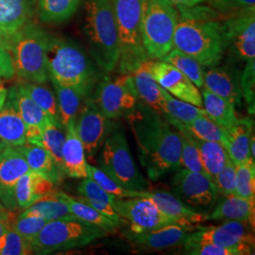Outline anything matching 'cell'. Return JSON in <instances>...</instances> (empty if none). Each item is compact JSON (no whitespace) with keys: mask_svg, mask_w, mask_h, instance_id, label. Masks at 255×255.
Here are the masks:
<instances>
[{"mask_svg":"<svg viewBox=\"0 0 255 255\" xmlns=\"http://www.w3.org/2000/svg\"><path fill=\"white\" fill-rule=\"evenodd\" d=\"M126 118L136 142L140 164L150 181H158L181 167V136L166 119L138 101Z\"/></svg>","mask_w":255,"mask_h":255,"instance_id":"cell-1","label":"cell"},{"mask_svg":"<svg viewBox=\"0 0 255 255\" xmlns=\"http://www.w3.org/2000/svg\"><path fill=\"white\" fill-rule=\"evenodd\" d=\"M173 47L204 67L219 65L227 49L224 24L205 17L181 16L175 28Z\"/></svg>","mask_w":255,"mask_h":255,"instance_id":"cell-2","label":"cell"},{"mask_svg":"<svg viewBox=\"0 0 255 255\" xmlns=\"http://www.w3.org/2000/svg\"><path fill=\"white\" fill-rule=\"evenodd\" d=\"M46 56L48 78L52 83L93 93L99 74L81 46L71 40L51 35Z\"/></svg>","mask_w":255,"mask_h":255,"instance_id":"cell-3","label":"cell"},{"mask_svg":"<svg viewBox=\"0 0 255 255\" xmlns=\"http://www.w3.org/2000/svg\"><path fill=\"white\" fill-rule=\"evenodd\" d=\"M84 32L99 68L114 71L119 64V40L111 0H86Z\"/></svg>","mask_w":255,"mask_h":255,"instance_id":"cell-4","label":"cell"},{"mask_svg":"<svg viewBox=\"0 0 255 255\" xmlns=\"http://www.w3.org/2000/svg\"><path fill=\"white\" fill-rule=\"evenodd\" d=\"M119 40V71L131 75L148 57L141 38V0H111Z\"/></svg>","mask_w":255,"mask_h":255,"instance_id":"cell-5","label":"cell"},{"mask_svg":"<svg viewBox=\"0 0 255 255\" xmlns=\"http://www.w3.org/2000/svg\"><path fill=\"white\" fill-rule=\"evenodd\" d=\"M103 229L76 219L48 221L30 242L33 254L50 255L75 248H82L109 236Z\"/></svg>","mask_w":255,"mask_h":255,"instance_id":"cell-6","label":"cell"},{"mask_svg":"<svg viewBox=\"0 0 255 255\" xmlns=\"http://www.w3.org/2000/svg\"><path fill=\"white\" fill-rule=\"evenodd\" d=\"M50 38L51 34L31 22L19 31L9 51L19 78L36 83L47 82L46 53Z\"/></svg>","mask_w":255,"mask_h":255,"instance_id":"cell-7","label":"cell"},{"mask_svg":"<svg viewBox=\"0 0 255 255\" xmlns=\"http://www.w3.org/2000/svg\"><path fill=\"white\" fill-rule=\"evenodd\" d=\"M141 38L149 60H162L173 48L178 11L161 0H141Z\"/></svg>","mask_w":255,"mask_h":255,"instance_id":"cell-8","label":"cell"},{"mask_svg":"<svg viewBox=\"0 0 255 255\" xmlns=\"http://www.w3.org/2000/svg\"><path fill=\"white\" fill-rule=\"evenodd\" d=\"M99 165L104 173L126 189L146 191L149 188L148 181L140 172L121 129L113 131L105 139Z\"/></svg>","mask_w":255,"mask_h":255,"instance_id":"cell-9","label":"cell"},{"mask_svg":"<svg viewBox=\"0 0 255 255\" xmlns=\"http://www.w3.org/2000/svg\"><path fill=\"white\" fill-rule=\"evenodd\" d=\"M91 101L106 119H117L126 116L136 105V89L131 75L116 77L103 76L93 90Z\"/></svg>","mask_w":255,"mask_h":255,"instance_id":"cell-10","label":"cell"},{"mask_svg":"<svg viewBox=\"0 0 255 255\" xmlns=\"http://www.w3.org/2000/svg\"><path fill=\"white\" fill-rule=\"evenodd\" d=\"M113 206L134 233H146L173 224L186 225L181 220L165 215L153 202L145 198L115 199Z\"/></svg>","mask_w":255,"mask_h":255,"instance_id":"cell-11","label":"cell"},{"mask_svg":"<svg viewBox=\"0 0 255 255\" xmlns=\"http://www.w3.org/2000/svg\"><path fill=\"white\" fill-rule=\"evenodd\" d=\"M171 185L174 195L193 209L209 208L219 198L214 182L201 172L181 169L174 175Z\"/></svg>","mask_w":255,"mask_h":255,"instance_id":"cell-12","label":"cell"},{"mask_svg":"<svg viewBox=\"0 0 255 255\" xmlns=\"http://www.w3.org/2000/svg\"><path fill=\"white\" fill-rule=\"evenodd\" d=\"M78 136L82 141L85 155L93 158L111 133L112 122L102 116L88 97L74 120Z\"/></svg>","mask_w":255,"mask_h":255,"instance_id":"cell-13","label":"cell"},{"mask_svg":"<svg viewBox=\"0 0 255 255\" xmlns=\"http://www.w3.org/2000/svg\"><path fill=\"white\" fill-rule=\"evenodd\" d=\"M146 65L158 84L174 98L203 108L199 88L178 68L162 60H148Z\"/></svg>","mask_w":255,"mask_h":255,"instance_id":"cell-14","label":"cell"},{"mask_svg":"<svg viewBox=\"0 0 255 255\" xmlns=\"http://www.w3.org/2000/svg\"><path fill=\"white\" fill-rule=\"evenodd\" d=\"M223 24L227 47L242 61L255 59V9L240 10Z\"/></svg>","mask_w":255,"mask_h":255,"instance_id":"cell-15","label":"cell"},{"mask_svg":"<svg viewBox=\"0 0 255 255\" xmlns=\"http://www.w3.org/2000/svg\"><path fill=\"white\" fill-rule=\"evenodd\" d=\"M30 170L26 159L15 147L8 146L0 150V202L5 209L18 210L14 198L15 185Z\"/></svg>","mask_w":255,"mask_h":255,"instance_id":"cell-16","label":"cell"},{"mask_svg":"<svg viewBox=\"0 0 255 255\" xmlns=\"http://www.w3.org/2000/svg\"><path fill=\"white\" fill-rule=\"evenodd\" d=\"M194 229L192 225H167L146 233L124 232V237L134 246L144 250L160 251L183 245Z\"/></svg>","mask_w":255,"mask_h":255,"instance_id":"cell-17","label":"cell"},{"mask_svg":"<svg viewBox=\"0 0 255 255\" xmlns=\"http://www.w3.org/2000/svg\"><path fill=\"white\" fill-rule=\"evenodd\" d=\"M240 75L237 69L229 65L211 66L204 71V87L235 107L239 106L243 99Z\"/></svg>","mask_w":255,"mask_h":255,"instance_id":"cell-18","label":"cell"},{"mask_svg":"<svg viewBox=\"0 0 255 255\" xmlns=\"http://www.w3.org/2000/svg\"><path fill=\"white\" fill-rule=\"evenodd\" d=\"M138 198H145L165 215L179 219L186 225L206 221V215L198 210L193 209L183 203L173 193L163 190L139 191Z\"/></svg>","mask_w":255,"mask_h":255,"instance_id":"cell-19","label":"cell"},{"mask_svg":"<svg viewBox=\"0 0 255 255\" xmlns=\"http://www.w3.org/2000/svg\"><path fill=\"white\" fill-rule=\"evenodd\" d=\"M7 99L11 101L18 111L27 128V143H31L51 119L27 94L19 88L18 85L9 88Z\"/></svg>","mask_w":255,"mask_h":255,"instance_id":"cell-20","label":"cell"},{"mask_svg":"<svg viewBox=\"0 0 255 255\" xmlns=\"http://www.w3.org/2000/svg\"><path fill=\"white\" fill-rule=\"evenodd\" d=\"M62 157V167L66 176L73 179H84L88 177L85 150L76 132L74 121L65 127V140Z\"/></svg>","mask_w":255,"mask_h":255,"instance_id":"cell-21","label":"cell"},{"mask_svg":"<svg viewBox=\"0 0 255 255\" xmlns=\"http://www.w3.org/2000/svg\"><path fill=\"white\" fill-rule=\"evenodd\" d=\"M253 133L254 121L250 118L238 119L234 125L223 129V146L234 164H241L251 158L250 142Z\"/></svg>","mask_w":255,"mask_h":255,"instance_id":"cell-22","label":"cell"},{"mask_svg":"<svg viewBox=\"0 0 255 255\" xmlns=\"http://www.w3.org/2000/svg\"><path fill=\"white\" fill-rule=\"evenodd\" d=\"M206 220H237L255 228V201L247 200L237 194L223 196L215 208L206 215Z\"/></svg>","mask_w":255,"mask_h":255,"instance_id":"cell-23","label":"cell"},{"mask_svg":"<svg viewBox=\"0 0 255 255\" xmlns=\"http://www.w3.org/2000/svg\"><path fill=\"white\" fill-rule=\"evenodd\" d=\"M15 149L24 156L29 168L53 183H60L64 179L63 168L57 164L52 155L42 146L27 143L15 146Z\"/></svg>","mask_w":255,"mask_h":255,"instance_id":"cell-24","label":"cell"},{"mask_svg":"<svg viewBox=\"0 0 255 255\" xmlns=\"http://www.w3.org/2000/svg\"><path fill=\"white\" fill-rule=\"evenodd\" d=\"M200 230L190 235L185 240L183 245L190 244H215L219 246L226 247L237 249L242 253V255H252L254 245L242 240L237 237L233 233H231L227 229L224 228L222 225L219 226H211V227H201Z\"/></svg>","mask_w":255,"mask_h":255,"instance_id":"cell-25","label":"cell"},{"mask_svg":"<svg viewBox=\"0 0 255 255\" xmlns=\"http://www.w3.org/2000/svg\"><path fill=\"white\" fill-rule=\"evenodd\" d=\"M27 128L18 111L7 99L0 111V148L27 144Z\"/></svg>","mask_w":255,"mask_h":255,"instance_id":"cell-26","label":"cell"},{"mask_svg":"<svg viewBox=\"0 0 255 255\" xmlns=\"http://www.w3.org/2000/svg\"><path fill=\"white\" fill-rule=\"evenodd\" d=\"M34 13L33 0H0V27L17 34Z\"/></svg>","mask_w":255,"mask_h":255,"instance_id":"cell-27","label":"cell"},{"mask_svg":"<svg viewBox=\"0 0 255 255\" xmlns=\"http://www.w3.org/2000/svg\"><path fill=\"white\" fill-rule=\"evenodd\" d=\"M54 190V183L35 171L24 174L15 185L14 198L18 209H27L47 193Z\"/></svg>","mask_w":255,"mask_h":255,"instance_id":"cell-28","label":"cell"},{"mask_svg":"<svg viewBox=\"0 0 255 255\" xmlns=\"http://www.w3.org/2000/svg\"><path fill=\"white\" fill-rule=\"evenodd\" d=\"M137 96L142 102L150 108L163 114L164 98L163 88L155 81L152 75L146 67V62L141 64L136 70L131 74Z\"/></svg>","mask_w":255,"mask_h":255,"instance_id":"cell-29","label":"cell"},{"mask_svg":"<svg viewBox=\"0 0 255 255\" xmlns=\"http://www.w3.org/2000/svg\"><path fill=\"white\" fill-rule=\"evenodd\" d=\"M52 84L56 93L60 122L65 128L75 120L82 107V102L90 97L91 94L80 88L65 87L57 83Z\"/></svg>","mask_w":255,"mask_h":255,"instance_id":"cell-30","label":"cell"},{"mask_svg":"<svg viewBox=\"0 0 255 255\" xmlns=\"http://www.w3.org/2000/svg\"><path fill=\"white\" fill-rule=\"evenodd\" d=\"M41 217L46 221L56 219H74L66 203L52 190L22 212L19 217ZM77 219V218H76Z\"/></svg>","mask_w":255,"mask_h":255,"instance_id":"cell-31","label":"cell"},{"mask_svg":"<svg viewBox=\"0 0 255 255\" xmlns=\"http://www.w3.org/2000/svg\"><path fill=\"white\" fill-rule=\"evenodd\" d=\"M203 109L206 116L222 129L231 127L237 122L238 118L236 107L229 101L209 91L207 88H201Z\"/></svg>","mask_w":255,"mask_h":255,"instance_id":"cell-32","label":"cell"},{"mask_svg":"<svg viewBox=\"0 0 255 255\" xmlns=\"http://www.w3.org/2000/svg\"><path fill=\"white\" fill-rule=\"evenodd\" d=\"M58 194L60 198L66 203L71 214L80 220L103 229L110 234H114L116 230L121 225L119 222H116L113 219L102 215L99 211L94 209L85 202L79 201L77 198L69 196L64 192H58Z\"/></svg>","mask_w":255,"mask_h":255,"instance_id":"cell-33","label":"cell"},{"mask_svg":"<svg viewBox=\"0 0 255 255\" xmlns=\"http://www.w3.org/2000/svg\"><path fill=\"white\" fill-rule=\"evenodd\" d=\"M200 150L201 164L204 172L214 182L216 176L221 171L230 157L222 144L214 141H205L196 138Z\"/></svg>","mask_w":255,"mask_h":255,"instance_id":"cell-34","label":"cell"},{"mask_svg":"<svg viewBox=\"0 0 255 255\" xmlns=\"http://www.w3.org/2000/svg\"><path fill=\"white\" fill-rule=\"evenodd\" d=\"M81 0H39V18L48 24H61L69 20L77 11Z\"/></svg>","mask_w":255,"mask_h":255,"instance_id":"cell-35","label":"cell"},{"mask_svg":"<svg viewBox=\"0 0 255 255\" xmlns=\"http://www.w3.org/2000/svg\"><path fill=\"white\" fill-rule=\"evenodd\" d=\"M65 140V128L61 123L50 119L43 128L41 133L29 144L44 147L52 157L57 164L62 167L63 157L62 150ZM63 168V167H62Z\"/></svg>","mask_w":255,"mask_h":255,"instance_id":"cell-36","label":"cell"},{"mask_svg":"<svg viewBox=\"0 0 255 255\" xmlns=\"http://www.w3.org/2000/svg\"><path fill=\"white\" fill-rule=\"evenodd\" d=\"M19 88L36 103L37 105L56 122H60L57 100L54 93L44 83H36L25 81L20 82Z\"/></svg>","mask_w":255,"mask_h":255,"instance_id":"cell-37","label":"cell"},{"mask_svg":"<svg viewBox=\"0 0 255 255\" xmlns=\"http://www.w3.org/2000/svg\"><path fill=\"white\" fill-rule=\"evenodd\" d=\"M168 64H172L184 74L199 88L204 87V70L203 66L197 60L189 55L173 47L162 59Z\"/></svg>","mask_w":255,"mask_h":255,"instance_id":"cell-38","label":"cell"},{"mask_svg":"<svg viewBox=\"0 0 255 255\" xmlns=\"http://www.w3.org/2000/svg\"><path fill=\"white\" fill-rule=\"evenodd\" d=\"M163 95L164 98L163 115L165 117H169L182 124H188L201 116H206L203 108L195 106L189 102L178 100L164 89H163Z\"/></svg>","mask_w":255,"mask_h":255,"instance_id":"cell-39","label":"cell"},{"mask_svg":"<svg viewBox=\"0 0 255 255\" xmlns=\"http://www.w3.org/2000/svg\"><path fill=\"white\" fill-rule=\"evenodd\" d=\"M236 193L247 200L255 201V161L252 158L236 164Z\"/></svg>","mask_w":255,"mask_h":255,"instance_id":"cell-40","label":"cell"},{"mask_svg":"<svg viewBox=\"0 0 255 255\" xmlns=\"http://www.w3.org/2000/svg\"><path fill=\"white\" fill-rule=\"evenodd\" d=\"M192 135L200 140L219 142L223 145V129L207 116H201L188 124H182Z\"/></svg>","mask_w":255,"mask_h":255,"instance_id":"cell-41","label":"cell"},{"mask_svg":"<svg viewBox=\"0 0 255 255\" xmlns=\"http://www.w3.org/2000/svg\"><path fill=\"white\" fill-rule=\"evenodd\" d=\"M87 173H88V178L95 181L104 191L107 192L108 194L117 199L138 198L139 191L128 190L122 187L107 174L104 173L101 168H98L92 164H87Z\"/></svg>","mask_w":255,"mask_h":255,"instance_id":"cell-42","label":"cell"},{"mask_svg":"<svg viewBox=\"0 0 255 255\" xmlns=\"http://www.w3.org/2000/svg\"><path fill=\"white\" fill-rule=\"evenodd\" d=\"M33 254L30 243L14 230L8 228L0 237V255H27Z\"/></svg>","mask_w":255,"mask_h":255,"instance_id":"cell-43","label":"cell"},{"mask_svg":"<svg viewBox=\"0 0 255 255\" xmlns=\"http://www.w3.org/2000/svg\"><path fill=\"white\" fill-rule=\"evenodd\" d=\"M47 222L41 217H18L14 221L8 222V227L14 230L30 243Z\"/></svg>","mask_w":255,"mask_h":255,"instance_id":"cell-44","label":"cell"},{"mask_svg":"<svg viewBox=\"0 0 255 255\" xmlns=\"http://www.w3.org/2000/svg\"><path fill=\"white\" fill-rule=\"evenodd\" d=\"M240 84L248 111L251 115H254L255 108V59L246 62L244 71L240 75Z\"/></svg>","mask_w":255,"mask_h":255,"instance_id":"cell-45","label":"cell"},{"mask_svg":"<svg viewBox=\"0 0 255 255\" xmlns=\"http://www.w3.org/2000/svg\"><path fill=\"white\" fill-rule=\"evenodd\" d=\"M214 183L219 194L222 196L235 195L236 193V164L229 159L224 167L221 169L215 180Z\"/></svg>","mask_w":255,"mask_h":255,"instance_id":"cell-46","label":"cell"},{"mask_svg":"<svg viewBox=\"0 0 255 255\" xmlns=\"http://www.w3.org/2000/svg\"><path fill=\"white\" fill-rule=\"evenodd\" d=\"M78 191L81 194V196L86 199L103 201L112 205L114 203L115 199H117L108 194L107 192L104 191L97 182L88 177L82 179V182L78 186Z\"/></svg>","mask_w":255,"mask_h":255,"instance_id":"cell-47","label":"cell"},{"mask_svg":"<svg viewBox=\"0 0 255 255\" xmlns=\"http://www.w3.org/2000/svg\"><path fill=\"white\" fill-rule=\"evenodd\" d=\"M184 246V255H242L237 249L219 246L215 244H190Z\"/></svg>","mask_w":255,"mask_h":255,"instance_id":"cell-48","label":"cell"},{"mask_svg":"<svg viewBox=\"0 0 255 255\" xmlns=\"http://www.w3.org/2000/svg\"><path fill=\"white\" fill-rule=\"evenodd\" d=\"M14 74L15 71L10 52L0 46V82L2 79H11Z\"/></svg>","mask_w":255,"mask_h":255,"instance_id":"cell-49","label":"cell"},{"mask_svg":"<svg viewBox=\"0 0 255 255\" xmlns=\"http://www.w3.org/2000/svg\"><path fill=\"white\" fill-rule=\"evenodd\" d=\"M222 8L246 10L255 9V0H216Z\"/></svg>","mask_w":255,"mask_h":255,"instance_id":"cell-50","label":"cell"},{"mask_svg":"<svg viewBox=\"0 0 255 255\" xmlns=\"http://www.w3.org/2000/svg\"><path fill=\"white\" fill-rule=\"evenodd\" d=\"M16 35L17 34H10L0 27V46L10 51V48L13 45Z\"/></svg>","mask_w":255,"mask_h":255,"instance_id":"cell-51","label":"cell"},{"mask_svg":"<svg viewBox=\"0 0 255 255\" xmlns=\"http://www.w3.org/2000/svg\"><path fill=\"white\" fill-rule=\"evenodd\" d=\"M166 4L172 5V6H177V7H194L197 6L199 4H201L202 2H204L205 0H161Z\"/></svg>","mask_w":255,"mask_h":255,"instance_id":"cell-52","label":"cell"},{"mask_svg":"<svg viewBox=\"0 0 255 255\" xmlns=\"http://www.w3.org/2000/svg\"><path fill=\"white\" fill-rule=\"evenodd\" d=\"M7 97H8V89H6L3 85L0 84V111L5 105L6 101H7Z\"/></svg>","mask_w":255,"mask_h":255,"instance_id":"cell-53","label":"cell"},{"mask_svg":"<svg viewBox=\"0 0 255 255\" xmlns=\"http://www.w3.org/2000/svg\"><path fill=\"white\" fill-rule=\"evenodd\" d=\"M8 221L9 219H5L2 216H0V237L3 235L5 230L8 228Z\"/></svg>","mask_w":255,"mask_h":255,"instance_id":"cell-54","label":"cell"},{"mask_svg":"<svg viewBox=\"0 0 255 255\" xmlns=\"http://www.w3.org/2000/svg\"><path fill=\"white\" fill-rule=\"evenodd\" d=\"M255 135L253 133V135L251 137V142H250V155H251V158L255 161Z\"/></svg>","mask_w":255,"mask_h":255,"instance_id":"cell-55","label":"cell"},{"mask_svg":"<svg viewBox=\"0 0 255 255\" xmlns=\"http://www.w3.org/2000/svg\"><path fill=\"white\" fill-rule=\"evenodd\" d=\"M0 216H2L5 219H9V218H8V210L0 207Z\"/></svg>","mask_w":255,"mask_h":255,"instance_id":"cell-56","label":"cell"},{"mask_svg":"<svg viewBox=\"0 0 255 255\" xmlns=\"http://www.w3.org/2000/svg\"><path fill=\"white\" fill-rule=\"evenodd\" d=\"M1 149H2V148H0V150H1ZM0 207H2V208H4V207H3V205H2V204H1V202H0Z\"/></svg>","mask_w":255,"mask_h":255,"instance_id":"cell-57","label":"cell"}]
</instances>
